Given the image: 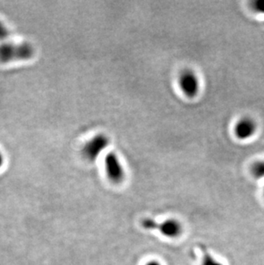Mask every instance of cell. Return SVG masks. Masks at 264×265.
Segmentation results:
<instances>
[{"label": "cell", "instance_id": "6da1fadb", "mask_svg": "<svg viewBox=\"0 0 264 265\" xmlns=\"http://www.w3.org/2000/svg\"><path fill=\"white\" fill-rule=\"evenodd\" d=\"M34 54V49L28 43H3L0 44V62L18 61V60H28L32 59Z\"/></svg>", "mask_w": 264, "mask_h": 265}, {"label": "cell", "instance_id": "7a4b0ae2", "mask_svg": "<svg viewBox=\"0 0 264 265\" xmlns=\"http://www.w3.org/2000/svg\"><path fill=\"white\" fill-rule=\"evenodd\" d=\"M141 225L148 230H158L168 238L178 237L182 232L181 224L174 219L166 220L161 223H158L154 220L146 218L141 222Z\"/></svg>", "mask_w": 264, "mask_h": 265}, {"label": "cell", "instance_id": "3957f363", "mask_svg": "<svg viewBox=\"0 0 264 265\" xmlns=\"http://www.w3.org/2000/svg\"><path fill=\"white\" fill-rule=\"evenodd\" d=\"M109 144V138L104 134H98L89 140L82 149L83 156L89 161H94Z\"/></svg>", "mask_w": 264, "mask_h": 265}, {"label": "cell", "instance_id": "277c9868", "mask_svg": "<svg viewBox=\"0 0 264 265\" xmlns=\"http://www.w3.org/2000/svg\"><path fill=\"white\" fill-rule=\"evenodd\" d=\"M178 84L184 95L189 98L197 96L199 91V81L191 70H184L178 77Z\"/></svg>", "mask_w": 264, "mask_h": 265}, {"label": "cell", "instance_id": "5b68a950", "mask_svg": "<svg viewBox=\"0 0 264 265\" xmlns=\"http://www.w3.org/2000/svg\"><path fill=\"white\" fill-rule=\"evenodd\" d=\"M105 165H106L107 174L111 181L114 182L115 184H119L123 181L124 178H125V172L115 153L111 152L108 154L105 159Z\"/></svg>", "mask_w": 264, "mask_h": 265}, {"label": "cell", "instance_id": "8992f818", "mask_svg": "<svg viewBox=\"0 0 264 265\" xmlns=\"http://www.w3.org/2000/svg\"><path fill=\"white\" fill-rule=\"evenodd\" d=\"M257 124L252 118H242L238 121L234 128L235 135L239 139L246 140L252 137L257 132Z\"/></svg>", "mask_w": 264, "mask_h": 265}, {"label": "cell", "instance_id": "52a82bcc", "mask_svg": "<svg viewBox=\"0 0 264 265\" xmlns=\"http://www.w3.org/2000/svg\"><path fill=\"white\" fill-rule=\"evenodd\" d=\"M251 173L256 179H261L264 177V160H258L252 164Z\"/></svg>", "mask_w": 264, "mask_h": 265}, {"label": "cell", "instance_id": "ba28073f", "mask_svg": "<svg viewBox=\"0 0 264 265\" xmlns=\"http://www.w3.org/2000/svg\"><path fill=\"white\" fill-rule=\"evenodd\" d=\"M200 249L203 253V263H202V265H223L221 263L218 262L217 260H215L211 256V254L208 252L207 248L203 245L200 246Z\"/></svg>", "mask_w": 264, "mask_h": 265}, {"label": "cell", "instance_id": "9c48e42d", "mask_svg": "<svg viewBox=\"0 0 264 265\" xmlns=\"http://www.w3.org/2000/svg\"><path fill=\"white\" fill-rule=\"evenodd\" d=\"M9 30L8 28L4 26L3 22L0 21V42L3 43L4 41H6L7 39L9 37Z\"/></svg>", "mask_w": 264, "mask_h": 265}, {"label": "cell", "instance_id": "30bf717a", "mask_svg": "<svg viewBox=\"0 0 264 265\" xmlns=\"http://www.w3.org/2000/svg\"><path fill=\"white\" fill-rule=\"evenodd\" d=\"M252 8L258 12L264 13V1L258 0L252 3Z\"/></svg>", "mask_w": 264, "mask_h": 265}, {"label": "cell", "instance_id": "8fae6325", "mask_svg": "<svg viewBox=\"0 0 264 265\" xmlns=\"http://www.w3.org/2000/svg\"><path fill=\"white\" fill-rule=\"evenodd\" d=\"M146 265H161L160 263L157 262V261H150V262L146 264Z\"/></svg>", "mask_w": 264, "mask_h": 265}, {"label": "cell", "instance_id": "7c38bea8", "mask_svg": "<svg viewBox=\"0 0 264 265\" xmlns=\"http://www.w3.org/2000/svg\"><path fill=\"white\" fill-rule=\"evenodd\" d=\"M3 155H2V154L0 153V167H2V165H3Z\"/></svg>", "mask_w": 264, "mask_h": 265}]
</instances>
